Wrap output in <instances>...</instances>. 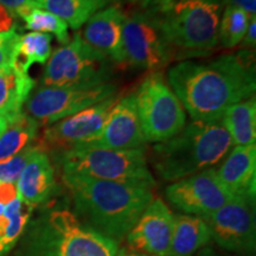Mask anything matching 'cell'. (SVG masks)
<instances>
[{"label":"cell","instance_id":"1","mask_svg":"<svg viewBox=\"0 0 256 256\" xmlns=\"http://www.w3.org/2000/svg\"><path fill=\"white\" fill-rule=\"evenodd\" d=\"M168 78L194 121H220L226 108L250 98L256 88L254 64L241 54L209 63H178Z\"/></svg>","mask_w":256,"mask_h":256},{"label":"cell","instance_id":"2","mask_svg":"<svg viewBox=\"0 0 256 256\" xmlns=\"http://www.w3.org/2000/svg\"><path fill=\"white\" fill-rule=\"evenodd\" d=\"M63 180L72 196L76 217L84 226L118 243L126 238L154 198V186L148 184L72 174H63Z\"/></svg>","mask_w":256,"mask_h":256},{"label":"cell","instance_id":"3","mask_svg":"<svg viewBox=\"0 0 256 256\" xmlns=\"http://www.w3.org/2000/svg\"><path fill=\"white\" fill-rule=\"evenodd\" d=\"M232 142L220 121H192L174 136L153 147L152 162L166 182H177L214 166Z\"/></svg>","mask_w":256,"mask_h":256},{"label":"cell","instance_id":"4","mask_svg":"<svg viewBox=\"0 0 256 256\" xmlns=\"http://www.w3.org/2000/svg\"><path fill=\"white\" fill-rule=\"evenodd\" d=\"M60 165L63 174L156 186L154 178L147 166L145 148L119 151L95 146H78L62 152Z\"/></svg>","mask_w":256,"mask_h":256},{"label":"cell","instance_id":"5","mask_svg":"<svg viewBox=\"0 0 256 256\" xmlns=\"http://www.w3.org/2000/svg\"><path fill=\"white\" fill-rule=\"evenodd\" d=\"M220 12V0H178L152 14L170 46L206 50L218 44Z\"/></svg>","mask_w":256,"mask_h":256},{"label":"cell","instance_id":"6","mask_svg":"<svg viewBox=\"0 0 256 256\" xmlns=\"http://www.w3.org/2000/svg\"><path fill=\"white\" fill-rule=\"evenodd\" d=\"M112 62L76 34L48 60L43 87L92 88L108 83Z\"/></svg>","mask_w":256,"mask_h":256},{"label":"cell","instance_id":"7","mask_svg":"<svg viewBox=\"0 0 256 256\" xmlns=\"http://www.w3.org/2000/svg\"><path fill=\"white\" fill-rule=\"evenodd\" d=\"M136 98L146 142H162L185 127L186 115L183 104L159 72H153L144 80Z\"/></svg>","mask_w":256,"mask_h":256},{"label":"cell","instance_id":"8","mask_svg":"<svg viewBox=\"0 0 256 256\" xmlns=\"http://www.w3.org/2000/svg\"><path fill=\"white\" fill-rule=\"evenodd\" d=\"M46 256H116L119 243L84 226L69 210L52 211L46 230Z\"/></svg>","mask_w":256,"mask_h":256},{"label":"cell","instance_id":"9","mask_svg":"<svg viewBox=\"0 0 256 256\" xmlns=\"http://www.w3.org/2000/svg\"><path fill=\"white\" fill-rule=\"evenodd\" d=\"M211 241L241 256H254L256 249L255 197L236 196L215 212L202 217Z\"/></svg>","mask_w":256,"mask_h":256},{"label":"cell","instance_id":"10","mask_svg":"<svg viewBox=\"0 0 256 256\" xmlns=\"http://www.w3.org/2000/svg\"><path fill=\"white\" fill-rule=\"evenodd\" d=\"M122 40L126 64L136 68L156 72L171 58V46L152 12H134L126 16Z\"/></svg>","mask_w":256,"mask_h":256},{"label":"cell","instance_id":"11","mask_svg":"<svg viewBox=\"0 0 256 256\" xmlns=\"http://www.w3.org/2000/svg\"><path fill=\"white\" fill-rule=\"evenodd\" d=\"M114 92L115 86L110 83L92 88L42 87L28 100L26 114L40 126H50L110 98Z\"/></svg>","mask_w":256,"mask_h":256},{"label":"cell","instance_id":"12","mask_svg":"<svg viewBox=\"0 0 256 256\" xmlns=\"http://www.w3.org/2000/svg\"><path fill=\"white\" fill-rule=\"evenodd\" d=\"M166 198L184 215L206 217L226 206L234 197L224 186L215 168H208L174 182L165 191Z\"/></svg>","mask_w":256,"mask_h":256},{"label":"cell","instance_id":"13","mask_svg":"<svg viewBox=\"0 0 256 256\" xmlns=\"http://www.w3.org/2000/svg\"><path fill=\"white\" fill-rule=\"evenodd\" d=\"M118 102L115 96L106 98L80 113L57 121L44 130L38 148L68 151L78 146H84L100 136L112 108Z\"/></svg>","mask_w":256,"mask_h":256},{"label":"cell","instance_id":"14","mask_svg":"<svg viewBox=\"0 0 256 256\" xmlns=\"http://www.w3.org/2000/svg\"><path fill=\"white\" fill-rule=\"evenodd\" d=\"M174 214L162 198H153L127 234L130 250L151 256H166L171 243Z\"/></svg>","mask_w":256,"mask_h":256},{"label":"cell","instance_id":"15","mask_svg":"<svg viewBox=\"0 0 256 256\" xmlns=\"http://www.w3.org/2000/svg\"><path fill=\"white\" fill-rule=\"evenodd\" d=\"M145 142L138 115L136 94H130L118 100L108 115L100 136L84 146L126 151L144 148Z\"/></svg>","mask_w":256,"mask_h":256},{"label":"cell","instance_id":"16","mask_svg":"<svg viewBox=\"0 0 256 256\" xmlns=\"http://www.w3.org/2000/svg\"><path fill=\"white\" fill-rule=\"evenodd\" d=\"M124 14L116 6L100 10L86 23L83 40L110 62L126 64L122 30Z\"/></svg>","mask_w":256,"mask_h":256},{"label":"cell","instance_id":"17","mask_svg":"<svg viewBox=\"0 0 256 256\" xmlns=\"http://www.w3.org/2000/svg\"><path fill=\"white\" fill-rule=\"evenodd\" d=\"M216 172L232 196L255 197L256 146H235Z\"/></svg>","mask_w":256,"mask_h":256},{"label":"cell","instance_id":"18","mask_svg":"<svg viewBox=\"0 0 256 256\" xmlns=\"http://www.w3.org/2000/svg\"><path fill=\"white\" fill-rule=\"evenodd\" d=\"M18 197L31 206L46 202L55 188V172L46 151L32 153L17 182Z\"/></svg>","mask_w":256,"mask_h":256},{"label":"cell","instance_id":"19","mask_svg":"<svg viewBox=\"0 0 256 256\" xmlns=\"http://www.w3.org/2000/svg\"><path fill=\"white\" fill-rule=\"evenodd\" d=\"M34 87L28 72L11 66L0 69V116L11 124L20 116L23 106Z\"/></svg>","mask_w":256,"mask_h":256},{"label":"cell","instance_id":"20","mask_svg":"<svg viewBox=\"0 0 256 256\" xmlns=\"http://www.w3.org/2000/svg\"><path fill=\"white\" fill-rule=\"evenodd\" d=\"M210 242V229L202 217L174 215L171 243L166 256H194Z\"/></svg>","mask_w":256,"mask_h":256},{"label":"cell","instance_id":"21","mask_svg":"<svg viewBox=\"0 0 256 256\" xmlns=\"http://www.w3.org/2000/svg\"><path fill=\"white\" fill-rule=\"evenodd\" d=\"M220 122L229 133L232 145H255L256 101L254 96L226 108Z\"/></svg>","mask_w":256,"mask_h":256},{"label":"cell","instance_id":"22","mask_svg":"<svg viewBox=\"0 0 256 256\" xmlns=\"http://www.w3.org/2000/svg\"><path fill=\"white\" fill-rule=\"evenodd\" d=\"M110 0H40V5L76 30L87 23Z\"/></svg>","mask_w":256,"mask_h":256},{"label":"cell","instance_id":"23","mask_svg":"<svg viewBox=\"0 0 256 256\" xmlns=\"http://www.w3.org/2000/svg\"><path fill=\"white\" fill-rule=\"evenodd\" d=\"M40 124L30 115L23 113L8 124L0 136V160L11 158L34 144Z\"/></svg>","mask_w":256,"mask_h":256},{"label":"cell","instance_id":"24","mask_svg":"<svg viewBox=\"0 0 256 256\" xmlns=\"http://www.w3.org/2000/svg\"><path fill=\"white\" fill-rule=\"evenodd\" d=\"M51 34L42 32H28L20 36L12 66L28 72L34 63H46L51 56Z\"/></svg>","mask_w":256,"mask_h":256},{"label":"cell","instance_id":"25","mask_svg":"<svg viewBox=\"0 0 256 256\" xmlns=\"http://www.w3.org/2000/svg\"><path fill=\"white\" fill-rule=\"evenodd\" d=\"M34 206L17 197L4 208V216L8 218L4 235L0 238V255H4L16 244L30 220Z\"/></svg>","mask_w":256,"mask_h":256},{"label":"cell","instance_id":"26","mask_svg":"<svg viewBox=\"0 0 256 256\" xmlns=\"http://www.w3.org/2000/svg\"><path fill=\"white\" fill-rule=\"evenodd\" d=\"M255 17V16H254ZM252 16L235 6H226L220 20L218 42L223 48H235L241 43Z\"/></svg>","mask_w":256,"mask_h":256},{"label":"cell","instance_id":"27","mask_svg":"<svg viewBox=\"0 0 256 256\" xmlns=\"http://www.w3.org/2000/svg\"><path fill=\"white\" fill-rule=\"evenodd\" d=\"M25 28L31 32L52 34L60 44L66 46L70 42L68 24L51 12L43 8H34L23 18Z\"/></svg>","mask_w":256,"mask_h":256},{"label":"cell","instance_id":"28","mask_svg":"<svg viewBox=\"0 0 256 256\" xmlns=\"http://www.w3.org/2000/svg\"><path fill=\"white\" fill-rule=\"evenodd\" d=\"M38 148L37 145L28 146L23 151L19 152L11 158L0 160V183L17 184L19 176L23 171L25 165L30 159L32 153Z\"/></svg>","mask_w":256,"mask_h":256},{"label":"cell","instance_id":"29","mask_svg":"<svg viewBox=\"0 0 256 256\" xmlns=\"http://www.w3.org/2000/svg\"><path fill=\"white\" fill-rule=\"evenodd\" d=\"M19 38L20 36L16 30L0 34V69L12 66Z\"/></svg>","mask_w":256,"mask_h":256},{"label":"cell","instance_id":"30","mask_svg":"<svg viewBox=\"0 0 256 256\" xmlns=\"http://www.w3.org/2000/svg\"><path fill=\"white\" fill-rule=\"evenodd\" d=\"M0 5L8 8L14 17H20L23 19L32 10L42 8L40 2L36 0H0Z\"/></svg>","mask_w":256,"mask_h":256},{"label":"cell","instance_id":"31","mask_svg":"<svg viewBox=\"0 0 256 256\" xmlns=\"http://www.w3.org/2000/svg\"><path fill=\"white\" fill-rule=\"evenodd\" d=\"M18 197L17 185L10 183H0V203L8 206L10 202Z\"/></svg>","mask_w":256,"mask_h":256},{"label":"cell","instance_id":"32","mask_svg":"<svg viewBox=\"0 0 256 256\" xmlns=\"http://www.w3.org/2000/svg\"><path fill=\"white\" fill-rule=\"evenodd\" d=\"M241 46L247 48V49H254L256 44V17H252L249 22L247 31H246L244 37L241 40Z\"/></svg>","mask_w":256,"mask_h":256},{"label":"cell","instance_id":"33","mask_svg":"<svg viewBox=\"0 0 256 256\" xmlns=\"http://www.w3.org/2000/svg\"><path fill=\"white\" fill-rule=\"evenodd\" d=\"M14 16L0 5V34H5L11 30H14Z\"/></svg>","mask_w":256,"mask_h":256},{"label":"cell","instance_id":"34","mask_svg":"<svg viewBox=\"0 0 256 256\" xmlns=\"http://www.w3.org/2000/svg\"><path fill=\"white\" fill-rule=\"evenodd\" d=\"M226 6H235L246 11L249 16L254 17L256 14V0H220Z\"/></svg>","mask_w":256,"mask_h":256},{"label":"cell","instance_id":"35","mask_svg":"<svg viewBox=\"0 0 256 256\" xmlns=\"http://www.w3.org/2000/svg\"><path fill=\"white\" fill-rule=\"evenodd\" d=\"M178 0H142L144 8L150 12H159Z\"/></svg>","mask_w":256,"mask_h":256},{"label":"cell","instance_id":"36","mask_svg":"<svg viewBox=\"0 0 256 256\" xmlns=\"http://www.w3.org/2000/svg\"><path fill=\"white\" fill-rule=\"evenodd\" d=\"M196 256H228V255L220 254V252H217L216 250H214L212 248H210L209 246H206V247H204L203 249H200V250L196 254Z\"/></svg>","mask_w":256,"mask_h":256},{"label":"cell","instance_id":"37","mask_svg":"<svg viewBox=\"0 0 256 256\" xmlns=\"http://www.w3.org/2000/svg\"><path fill=\"white\" fill-rule=\"evenodd\" d=\"M116 256H151V255H146V254H142V252H136L133 250H126V249H122V250H119Z\"/></svg>","mask_w":256,"mask_h":256},{"label":"cell","instance_id":"38","mask_svg":"<svg viewBox=\"0 0 256 256\" xmlns=\"http://www.w3.org/2000/svg\"><path fill=\"white\" fill-rule=\"evenodd\" d=\"M8 124L6 122V120L4 119V118L0 116V136L5 132V130L8 128Z\"/></svg>","mask_w":256,"mask_h":256},{"label":"cell","instance_id":"39","mask_svg":"<svg viewBox=\"0 0 256 256\" xmlns=\"http://www.w3.org/2000/svg\"><path fill=\"white\" fill-rule=\"evenodd\" d=\"M36 2H40V0H36Z\"/></svg>","mask_w":256,"mask_h":256},{"label":"cell","instance_id":"40","mask_svg":"<svg viewBox=\"0 0 256 256\" xmlns=\"http://www.w3.org/2000/svg\"><path fill=\"white\" fill-rule=\"evenodd\" d=\"M132 2H136V0H132Z\"/></svg>","mask_w":256,"mask_h":256}]
</instances>
